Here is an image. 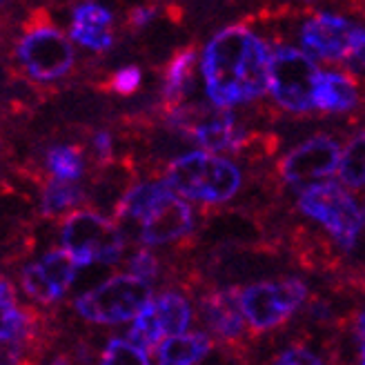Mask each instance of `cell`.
Returning a JSON list of instances; mask_svg holds the SVG:
<instances>
[{
  "label": "cell",
  "mask_w": 365,
  "mask_h": 365,
  "mask_svg": "<svg viewBox=\"0 0 365 365\" xmlns=\"http://www.w3.org/2000/svg\"><path fill=\"white\" fill-rule=\"evenodd\" d=\"M365 29L336 14H317L301 27V43L309 56L325 61H341L350 56Z\"/></svg>",
  "instance_id": "7c38bea8"
},
{
  "label": "cell",
  "mask_w": 365,
  "mask_h": 365,
  "mask_svg": "<svg viewBox=\"0 0 365 365\" xmlns=\"http://www.w3.org/2000/svg\"><path fill=\"white\" fill-rule=\"evenodd\" d=\"M356 103H359V91L348 76L336 74V71L321 74L319 89H317V109H323V112L330 114H345L352 112Z\"/></svg>",
  "instance_id": "d6986e66"
},
{
  "label": "cell",
  "mask_w": 365,
  "mask_h": 365,
  "mask_svg": "<svg viewBox=\"0 0 365 365\" xmlns=\"http://www.w3.org/2000/svg\"><path fill=\"white\" fill-rule=\"evenodd\" d=\"M321 71L312 56L297 47L279 45L269 58V94L283 109L305 114L317 109Z\"/></svg>",
  "instance_id": "5b68a950"
},
{
  "label": "cell",
  "mask_w": 365,
  "mask_h": 365,
  "mask_svg": "<svg viewBox=\"0 0 365 365\" xmlns=\"http://www.w3.org/2000/svg\"><path fill=\"white\" fill-rule=\"evenodd\" d=\"M156 18V9L154 7H134L130 14H127V27L130 29H143L148 27Z\"/></svg>",
  "instance_id": "83f0119b"
},
{
  "label": "cell",
  "mask_w": 365,
  "mask_h": 365,
  "mask_svg": "<svg viewBox=\"0 0 365 365\" xmlns=\"http://www.w3.org/2000/svg\"><path fill=\"white\" fill-rule=\"evenodd\" d=\"M101 365H152L148 350L138 348L130 339H112L105 345Z\"/></svg>",
  "instance_id": "cb8c5ba5"
},
{
  "label": "cell",
  "mask_w": 365,
  "mask_h": 365,
  "mask_svg": "<svg viewBox=\"0 0 365 365\" xmlns=\"http://www.w3.org/2000/svg\"><path fill=\"white\" fill-rule=\"evenodd\" d=\"M363 218H365V205H363Z\"/></svg>",
  "instance_id": "836d02e7"
},
{
  "label": "cell",
  "mask_w": 365,
  "mask_h": 365,
  "mask_svg": "<svg viewBox=\"0 0 365 365\" xmlns=\"http://www.w3.org/2000/svg\"><path fill=\"white\" fill-rule=\"evenodd\" d=\"M190 134L203 145L210 154L212 152H239L245 138L239 120L230 112L205 114Z\"/></svg>",
  "instance_id": "e0dca14e"
},
{
  "label": "cell",
  "mask_w": 365,
  "mask_h": 365,
  "mask_svg": "<svg viewBox=\"0 0 365 365\" xmlns=\"http://www.w3.org/2000/svg\"><path fill=\"white\" fill-rule=\"evenodd\" d=\"M307 297V287L297 279L263 281L241 292V309L254 330H272L299 309Z\"/></svg>",
  "instance_id": "9c48e42d"
},
{
  "label": "cell",
  "mask_w": 365,
  "mask_h": 365,
  "mask_svg": "<svg viewBox=\"0 0 365 365\" xmlns=\"http://www.w3.org/2000/svg\"><path fill=\"white\" fill-rule=\"evenodd\" d=\"M356 330L361 334V339L365 341V307L359 312V321H356Z\"/></svg>",
  "instance_id": "4dcf8cb0"
},
{
  "label": "cell",
  "mask_w": 365,
  "mask_h": 365,
  "mask_svg": "<svg viewBox=\"0 0 365 365\" xmlns=\"http://www.w3.org/2000/svg\"><path fill=\"white\" fill-rule=\"evenodd\" d=\"M61 243L78 267H89L94 263L112 265L120 259L125 247L118 227L98 212L89 210L74 212L65 218Z\"/></svg>",
  "instance_id": "8992f818"
},
{
  "label": "cell",
  "mask_w": 365,
  "mask_h": 365,
  "mask_svg": "<svg viewBox=\"0 0 365 365\" xmlns=\"http://www.w3.org/2000/svg\"><path fill=\"white\" fill-rule=\"evenodd\" d=\"M47 168L56 180L76 182L85 170L83 154L78 148H71V145H58V148H51L47 152Z\"/></svg>",
  "instance_id": "7402d4cb"
},
{
  "label": "cell",
  "mask_w": 365,
  "mask_h": 365,
  "mask_svg": "<svg viewBox=\"0 0 365 365\" xmlns=\"http://www.w3.org/2000/svg\"><path fill=\"white\" fill-rule=\"evenodd\" d=\"M361 365H365V341L361 343Z\"/></svg>",
  "instance_id": "1f68e13d"
},
{
  "label": "cell",
  "mask_w": 365,
  "mask_h": 365,
  "mask_svg": "<svg viewBox=\"0 0 365 365\" xmlns=\"http://www.w3.org/2000/svg\"><path fill=\"white\" fill-rule=\"evenodd\" d=\"M200 314H203L207 327L225 341L239 339L243 332V309L241 294L236 289H216L200 301Z\"/></svg>",
  "instance_id": "9a60e30c"
},
{
  "label": "cell",
  "mask_w": 365,
  "mask_h": 365,
  "mask_svg": "<svg viewBox=\"0 0 365 365\" xmlns=\"http://www.w3.org/2000/svg\"><path fill=\"white\" fill-rule=\"evenodd\" d=\"M272 365H325V363L307 348H289L274 359Z\"/></svg>",
  "instance_id": "4316f807"
},
{
  "label": "cell",
  "mask_w": 365,
  "mask_h": 365,
  "mask_svg": "<svg viewBox=\"0 0 365 365\" xmlns=\"http://www.w3.org/2000/svg\"><path fill=\"white\" fill-rule=\"evenodd\" d=\"M150 301V283L132 277V274H116L78 297L74 307L85 321L98 325H118L136 319Z\"/></svg>",
  "instance_id": "277c9868"
},
{
  "label": "cell",
  "mask_w": 365,
  "mask_h": 365,
  "mask_svg": "<svg viewBox=\"0 0 365 365\" xmlns=\"http://www.w3.org/2000/svg\"><path fill=\"white\" fill-rule=\"evenodd\" d=\"M269 58L265 43L243 25H230L214 34L200 58L212 105L223 109L263 96L269 89Z\"/></svg>",
  "instance_id": "6da1fadb"
},
{
  "label": "cell",
  "mask_w": 365,
  "mask_h": 365,
  "mask_svg": "<svg viewBox=\"0 0 365 365\" xmlns=\"http://www.w3.org/2000/svg\"><path fill=\"white\" fill-rule=\"evenodd\" d=\"M53 365H67V361H56V363H53Z\"/></svg>",
  "instance_id": "d6a6232c"
},
{
  "label": "cell",
  "mask_w": 365,
  "mask_h": 365,
  "mask_svg": "<svg viewBox=\"0 0 365 365\" xmlns=\"http://www.w3.org/2000/svg\"><path fill=\"white\" fill-rule=\"evenodd\" d=\"M94 154L98 160H109L114 156V138L112 134H107V132H98L94 136Z\"/></svg>",
  "instance_id": "f1b7e54d"
},
{
  "label": "cell",
  "mask_w": 365,
  "mask_h": 365,
  "mask_svg": "<svg viewBox=\"0 0 365 365\" xmlns=\"http://www.w3.org/2000/svg\"><path fill=\"white\" fill-rule=\"evenodd\" d=\"M83 200V190L76 185V182H67V180H56L47 182L43 190V198H41V210L45 216L53 218L61 216L63 212H67L69 207L78 205Z\"/></svg>",
  "instance_id": "44dd1931"
},
{
  "label": "cell",
  "mask_w": 365,
  "mask_h": 365,
  "mask_svg": "<svg viewBox=\"0 0 365 365\" xmlns=\"http://www.w3.org/2000/svg\"><path fill=\"white\" fill-rule=\"evenodd\" d=\"M140 85V71L138 67H123L114 74V81H112V87L116 94L120 96H132L134 91L138 89Z\"/></svg>",
  "instance_id": "484cf974"
},
{
  "label": "cell",
  "mask_w": 365,
  "mask_h": 365,
  "mask_svg": "<svg viewBox=\"0 0 365 365\" xmlns=\"http://www.w3.org/2000/svg\"><path fill=\"white\" fill-rule=\"evenodd\" d=\"M172 192L200 203H225L241 190V170L232 160L210 152H190L170 163Z\"/></svg>",
  "instance_id": "3957f363"
},
{
  "label": "cell",
  "mask_w": 365,
  "mask_h": 365,
  "mask_svg": "<svg viewBox=\"0 0 365 365\" xmlns=\"http://www.w3.org/2000/svg\"><path fill=\"white\" fill-rule=\"evenodd\" d=\"M194 51L182 49L170 61L165 71V83H163V98L168 105L178 103L192 87V69H194Z\"/></svg>",
  "instance_id": "ffe728a7"
},
{
  "label": "cell",
  "mask_w": 365,
  "mask_h": 365,
  "mask_svg": "<svg viewBox=\"0 0 365 365\" xmlns=\"http://www.w3.org/2000/svg\"><path fill=\"white\" fill-rule=\"evenodd\" d=\"M130 274L145 283H150L156 274H158V261L152 252L148 250H138L134 257L130 259Z\"/></svg>",
  "instance_id": "d4e9b609"
},
{
  "label": "cell",
  "mask_w": 365,
  "mask_h": 365,
  "mask_svg": "<svg viewBox=\"0 0 365 365\" xmlns=\"http://www.w3.org/2000/svg\"><path fill=\"white\" fill-rule=\"evenodd\" d=\"M192 321L190 301L178 294V292H165L145 305L143 312L134 319L130 341L138 348L150 350L154 345H160L170 336L185 334Z\"/></svg>",
  "instance_id": "30bf717a"
},
{
  "label": "cell",
  "mask_w": 365,
  "mask_h": 365,
  "mask_svg": "<svg viewBox=\"0 0 365 365\" xmlns=\"http://www.w3.org/2000/svg\"><path fill=\"white\" fill-rule=\"evenodd\" d=\"M299 207L305 216L314 218L330 232L343 250L354 247L365 218L356 200L339 182H319L314 187L303 190Z\"/></svg>",
  "instance_id": "52a82bcc"
},
{
  "label": "cell",
  "mask_w": 365,
  "mask_h": 365,
  "mask_svg": "<svg viewBox=\"0 0 365 365\" xmlns=\"http://www.w3.org/2000/svg\"><path fill=\"white\" fill-rule=\"evenodd\" d=\"M118 216L138 221L145 245L174 243L194 227L192 207L168 182H140L130 187L118 203Z\"/></svg>",
  "instance_id": "7a4b0ae2"
},
{
  "label": "cell",
  "mask_w": 365,
  "mask_h": 365,
  "mask_svg": "<svg viewBox=\"0 0 365 365\" xmlns=\"http://www.w3.org/2000/svg\"><path fill=\"white\" fill-rule=\"evenodd\" d=\"M212 350V341L203 332H185L165 339L156 350L158 365H198Z\"/></svg>",
  "instance_id": "ac0fdd59"
},
{
  "label": "cell",
  "mask_w": 365,
  "mask_h": 365,
  "mask_svg": "<svg viewBox=\"0 0 365 365\" xmlns=\"http://www.w3.org/2000/svg\"><path fill=\"white\" fill-rule=\"evenodd\" d=\"M18 63L27 76L41 83L63 78L74 65V47L51 25H31L16 47Z\"/></svg>",
  "instance_id": "ba28073f"
},
{
  "label": "cell",
  "mask_w": 365,
  "mask_h": 365,
  "mask_svg": "<svg viewBox=\"0 0 365 365\" xmlns=\"http://www.w3.org/2000/svg\"><path fill=\"white\" fill-rule=\"evenodd\" d=\"M341 148L334 138L317 136L305 140L281 160V176L292 187H314L319 180L334 174L341 165Z\"/></svg>",
  "instance_id": "8fae6325"
},
{
  "label": "cell",
  "mask_w": 365,
  "mask_h": 365,
  "mask_svg": "<svg viewBox=\"0 0 365 365\" xmlns=\"http://www.w3.org/2000/svg\"><path fill=\"white\" fill-rule=\"evenodd\" d=\"M114 14L98 3H83L71 16V38L91 49L107 51L114 45Z\"/></svg>",
  "instance_id": "5bb4252c"
},
{
  "label": "cell",
  "mask_w": 365,
  "mask_h": 365,
  "mask_svg": "<svg viewBox=\"0 0 365 365\" xmlns=\"http://www.w3.org/2000/svg\"><path fill=\"white\" fill-rule=\"evenodd\" d=\"M345 65H348L352 71H356V74H365V34H363V38L356 43V47L352 49L350 56L345 58Z\"/></svg>",
  "instance_id": "f546056e"
},
{
  "label": "cell",
  "mask_w": 365,
  "mask_h": 365,
  "mask_svg": "<svg viewBox=\"0 0 365 365\" xmlns=\"http://www.w3.org/2000/svg\"><path fill=\"white\" fill-rule=\"evenodd\" d=\"M339 174L345 185L365 187V132H361L345 145Z\"/></svg>",
  "instance_id": "603a6c76"
},
{
  "label": "cell",
  "mask_w": 365,
  "mask_h": 365,
  "mask_svg": "<svg viewBox=\"0 0 365 365\" xmlns=\"http://www.w3.org/2000/svg\"><path fill=\"white\" fill-rule=\"evenodd\" d=\"M76 269H78L76 261L65 250H51L41 261L23 267L21 283L34 301L53 303L74 283Z\"/></svg>",
  "instance_id": "4fadbf2b"
},
{
  "label": "cell",
  "mask_w": 365,
  "mask_h": 365,
  "mask_svg": "<svg viewBox=\"0 0 365 365\" xmlns=\"http://www.w3.org/2000/svg\"><path fill=\"white\" fill-rule=\"evenodd\" d=\"M3 301V365H18L23 356V345L29 336V321L16 303L14 287L7 279L0 285Z\"/></svg>",
  "instance_id": "2e32d148"
}]
</instances>
